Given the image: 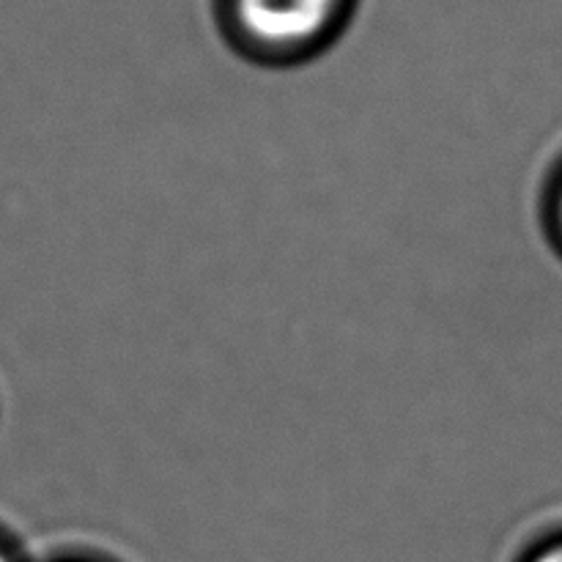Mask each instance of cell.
I'll return each instance as SVG.
<instances>
[{
	"label": "cell",
	"mask_w": 562,
	"mask_h": 562,
	"mask_svg": "<svg viewBox=\"0 0 562 562\" xmlns=\"http://www.w3.org/2000/svg\"><path fill=\"white\" fill-rule=\"evenodd\" d=\"M49 562H113V560L97 558V554H66V558L49 560Z\"/></svg>",
	"instance_id": "4"
},
{
	"label": "cell",
	"mask_w": 562,
	"mask_h": 562,
	"mask_svg": "<svg viewBox=\"0 0 562 562\" xmlns=\"http://www.w3.org/2000/svg\"><path fill=\"white\" fill-rule=\"evenodd\" d=\"M543 228L554 250L562 256V165L554 170L552 181L547 184V195H543Z\"/></svg>",
	"instance_id": "2"
},
{
	"label": "cell",
	"mask_w": 562,
	"mask_h": 562,
	"mask_svg": "<svg viewBox=\"0 0 562 562\" xmlns=\"http://www.w3.org/2000/svg\"><path fill=\"white\" fill-rule=\"evenodd\" d=\"M349 11L351 0H223V25L250 60L294 66L324 53Z\"/></svg>",
	"instance_id": "1"
},
{
	"label": "cell",
	"mask_w": 562,
	"mask_h": 562,
	"mask_svg": "<svg viewBox=\"0 0 562 562\" xmlns=\"http://www.w3.org/2000/svg\"><path fill=\"white\" fill-rule=\"evenodd\" d=\"M516 562H562V532L536 541Z\"/></svg>",
	"instance_id": "3"
},
{
	"label": "cell",
	"mask_w": 562,
	"mask_h": 562,
	"mask_svg": "<svg viewBox=\"0 0 562 562\" xmlns=\"http://www.w3.org/2000/svg\"><path fill=\"white\" fill-rule=\"evenodd\" d=\"M0 562H20L14 549H11L9 543H3V541H0Z\"/></svg>",
	"instance_id": "5"
}]
</instances>
